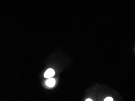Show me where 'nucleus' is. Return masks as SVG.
Listing matches in <instances>:
<instances>
[{"instance_id":"obj_1","label":"nucleus","mask_w":135,"mask_h":101,"mask_svg":"<svg viewBox=\"0 0 135 101\" xmlns=\"http://www.w3.org/2000/svg\"><path fill=\"white\" fill-rule=\"evenodd\" d=\"M55 75V72L53 69H50L48 70H47L46 71V72L44 73V78H52L53 76H54Z\"/></svg>"},{"instance_id":"obj_2","label":"nucleus","mask_w":135,"mask_h":101,"mask_svg":"<svg viewBox=\"0 0 135 101\" xmlns=\"http://www.w3.org/2000/svg\"><path fill=\"white\" fill-rule=\"evenodd\" d=\"M46 86L49 87H53L55 84V80L54 79L52 78H48V79L46 82Z\"/></svg>"},{"instance_id":"obj_3","label":"nucleus","mask_w":135,"mask_h":101,"mask_svg":"<svg viewBox=\"0 0 135 101\" xmlns=\"http://www.w3.org/2000/svg\"><path fill=\"white\" fill-rule=\"evenodd\" d=\"M104 100L105 101H113V99L112 97H107L104 99Z\"/></svg>"},{"instance_id":"obj_4","label":"nucleus","mask_w":135,"mask_h":101,"mask_svg":"<svg viewBox=\"0 0 135 101\" xmlns=\"http://www.w3.org/2000/svg\"><path fill=\"white\" fill-rule=\"evenodd\" d=\"M86 100L87 101H92L93 100H92V99H87Z\"/></svg>"}]
</instances>
